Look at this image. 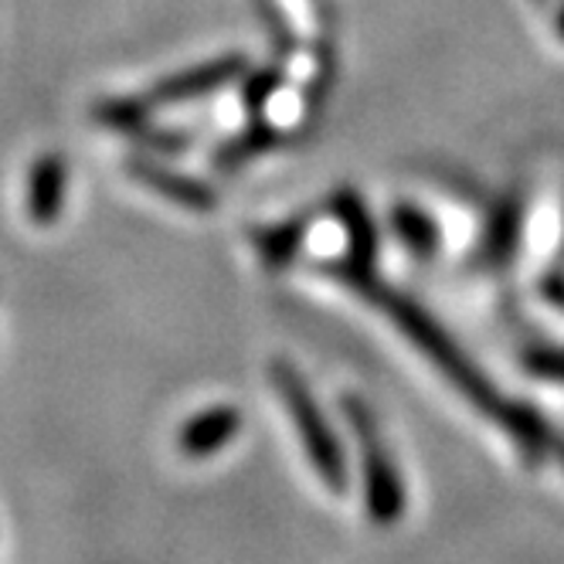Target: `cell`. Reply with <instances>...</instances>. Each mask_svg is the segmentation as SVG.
<instances>
[{
    "label": "cell",
    "instance_id": "cell-1",
    "mask_svg": "<svg viewBox=\"0 0 564 564\" xmlns=\"http://www.w3.org/2000/svg\"><path fill=\"white\" fill-rule=\"evenodd\" d=\"M279 384H282V398H286V405L293 412V422L306 442V453H310V463L316 466V473L324 476L330 487H344V456H340V446L334 442V432L324 425L319 419L313 398L300 388V381L290 375V371H275Z\"/></svg>",
    "mask_w": 564,
    "mask_h": 564
},
{
    "label": "cell",
    "instance_id": "cell-2",
    "mask_svg": "<svg viewBox=\"0 0 564 564\" xmlns=\"http://www.w3.org/2000/svg\"><path fill=\"white\" fill-rule=\"evenodd\" d=\"M354 409V405H350ZM354 425L365 438V466H368V510L375 520L388 523L401 513V482H398V473L388 459V453L381 449V442L375 435V422L365 409H354Z\"/></svg>",
    "mask_w": 564,
    "mask_h": 564
},
{
    "label": "cell",
    "instance_id": "cell-3",
    "mask_svg": "<svg viewBox=\"0 0 564 564\" xmlns=\"http://www.w3.org/2000/svg\"><path fill=\"white\" fill-rule=\"evenodd\" d=\"M238 425H241V419H238L235 409H212L205 415L191 419L181 429L177 446H181L184 456H208V453L225 446V442L238 432Z\"/></svg>",
    "mask_w": 564,
    "mask_h": 564
}]
</instances>
